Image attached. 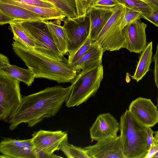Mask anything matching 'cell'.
Returning <instances> with one entry per match:
<instances>
[{
	"label": "cell",
	"mask_w": 158,
	"mask_h": 158,
	"mask_svg": "<svg viewBox=\"0 0 158 158\" xmlns=\"http://www.w3.org/2000/svg\"><path fill=\"white\" fill-rule=\"evenodd\" d=\"M72 88V85L66 88L56 85L23 97L20 107L8 121L9 129L14 130L22 123L32 127L46 118L55 116Z\"/></svg>",
	"instance_id": "1"
},
{
	"label": "cell",
	"mask_w": 158,
	"mask_h": 158,
	"mask_svg": "<svg viewBox=\"0 0 158 158\" xmlns=\"http://www.w3.org/2000/svg\"><path fill=\"white\" fill-rule=\"evenodd\" d=\"M16 54L33 72L35 78H42L53 80L58 83L74 81L78 71L64 58L56 60L39 53L15 41L12 43Z\"/></svg>",
	"instance_id": "2"
},
{
	"label": "cell",
	"mask_w": 158,
	"mask_h": 158,
	"mask_svg": "<svg viewBox=\"0 0 158 158\" xmlns=\"http://www.w3.org/2000/svg\"><path fill=\"white\" fill-rule=\"evenodd\" d=\"M120 135L125 158H145L148 151L147 127L134 118L128 110L120 117Z\"/></svg>",
	"instance_id": "3"
},
{
	"label": "cell",
	"mask_w": 158,
	"mask_h": 158,
	"mask_svg": "<svg viewBox=\"0 0 158 158\" xmlns=\"http://www.w3.org/2000/svg\"><path fill=\"white\" fill-rule=\"evenodd\" d=\"M103 75L102 64L80 71L72 83V88L66 106H78L94 97L100 87Z\"/></svg>",
	"instance_id": "4"
},
{
	"label": "cell",
	"mask_w": 158,
	"mask_h": 158,
	"mask_svg": "<svg viewBox=\"0 0 158 158\" xmlns=\"http://www.w3.org/2000/svg\"><path fill=\"white\" fill-rule=\"evenodd\" d=\"M32 36L35 43L34 50L53 60L61 61L65 58L57 48L50 33L46 21L18 20Z\"/></svg>",
	"instance_id": "5"
},
{
	"label": "cell",
	"mask_w": 158,
	"mask_h": 158,
	"mask_svg": "<svg viewBox=\"0 0 158 158\" xmlns=\"http://www.w3.org/2000/svg\"><path fill=\"white\" fill-rule=\"evenodd\" d=\"M125 12L124 5L117 6L94 40L100 44L104 52L118 50L124 48L125 39L120 24Z\"/></svg>",
	"instance_id": "6"
},
{
	"label": "cell",
	"mask_w": 158,
	"mask_h": 158,
	"mask_svg": "<svg viewBox=\"0 0 158 158\" xmlns=\"http://www.w3.org/2000/svg\"><path fill=\"white\" fill-rule=\"evenodd\" d=\"M19 80L0 74V120L9 121L22 103Z\"/></svg>",
	"instance_id": "7"
},
{
	"label": "cell",
	"mask_w": 158,
	"mask_h": 158,
	"mask_svg": "<svg viewBox=\"0 0 158 158\" xmlns=\"http://www.w3.org/2000/svg\"><path fill=\"white\" fill-rule=\"evenodd\" d=\"M68 40L69 56L73 54L86 41L89 34V15L74 18L65 17L62 20Z\"/></svg>",
	"instance_id": "8"
},
{
	"label": "cell",
	"mask_w": 158,
	"mask_h": 158,
	"mask_svg": "<svg viewBox=\"0 0 158 158\" xmlns=\"http://www.w3.org/2000/svg\"><path fill=\"white\" fill-rule=\"evenodd\" d=\"M34 147L50 158L53 152L60 150L62 144L68 141L67 133L61 130L34 131L31 138Z\"/></svg>",
	"instance_id": "9"
},
{
	"label": "cell",
	"mask_w": 158,
	"mask_h": 158,
	"mask_svg": "<svg viewBox=\"0 0 158 158\" xmlns=\"http://www.w3.org/2000/svg\"><path fill=\"white\" fill-rule=\"evenodd\" d=\"M150 99L139 97L132 101L128 110L140 124L152 127L158 123V109Z\"/></svg>",
	"instance_id": "10"
},
{
	"label": "cell",
	"mask_w": 158,
	"mask_h": 158,
	"mask_svg": "<svg viewBox=\"0 0 158 158\" xmlns=\"http://www.w3.org/2000/svg\"><path fill=\"white\" fill-rule=\"evenodd\" d=\"M83 148L90 158H125L120 135L100 139Z\"/></svg>",
	"instance_id": "11"
},
{
	"label": "cell",
	"mask_w": 158,
	"mask_h": 158,
	"mask_svg": "<svg viewBox=\"0 0 158 158\" xmlns=\"http://www.w3.org/2000/svg\"><path fill=\"white\" fill-rule=\"evenodd\" d=\"M139 20L125 26L122 29L125 39V48L130 52L141 53L146 47V29L147 25Z\"/></svg>",
	"instance_id": "12"
},
{
	"label": "cell",
	"mask_w": 158,
	"mask_h": 158,
	"mask_svg": "<svg viewBox=\"0 0 158 158\" xmlns=\"http://www.w3.org/2000/svg\"><path fill=\"white\" fill-rule=\"evenodd\" d=\"M0 152L10 158H39L31 139L18 140L5 138L0 142Z\"/></svg>",
	"instance_id": "13"
},
{
	"label": "cell",
	"mask_w": 158,
	"mask_h": 158,
	"mask_svg": "<svg viewBox=\"0 0 158 158\" xmlns=\"http://www.w3.org/2000/svg\"><path fill=\"white\" fill-rule=\"evenodd\" d=\"M119 129V123L110 114H101L98 116L90 129V137L97 141L116 137Z\"/></svg>",
	"instance_id": "14"
},
{
	"label": "cell",
	"mask_w": 158,
	"mask_h": 158,
	"mask_svg": "<svg viewBox=\"0 0 158 158\" xmlns=\"http://www.w3.org/2000/svg\"><path fill=\"white\" fill-rule=\"evenodd\" d=\"M117 7L106 9L92 7L89 10V14L90 22L89 35L91 39L94 40L112 15Z\"/></svg>",
	"instance_id": "15"
},
{
	"label": "cell",
	"mask_w": 158,
	"mask_h": 158,
	"mask_svg": "<svg viewBox=\"0 0 158 158\" xmlns=\"http://www.w3.org/2000/svg\"><path fill=\"white\" fill-rule=\"evenodd\" d=\"M104 52L100 44L94 40L87 52L80 59L71 65L78 71L99 66L102 64Z\"/></svg>",
	"instance_id": "16"
},
{
	"label": "cell",
	"mask_w": 158,
	"mask_h": 158,
	"mask_svg": "<svg viewBox=\"0 0 158 158\" xmlns=\"http://www.w3.org/2000/svg\"><path fill=\"white\" fill-rule=\"evenodd\" d=\"M0 10L15 20L47 21L51 20L46 16L11 4L0 2Z\"/></svg>",
	"instance_id": "17"
},
{
	"label": "cell",
	"mask_w": 158,
	"mask_h": 158,
	"mask_svg": "<svg viewBox=\"0 0 158 158\" xmlns=\"http://www.w3.org/2000/svg\"><path fill=\"white\" fill-rule=\"evenodd\" d=\"M62 20L46 21L49 31L60 53L64 56L68 52L67 37L65 30L60 25Z\"/></svg>",
	"instance_id": "18"
},
{
	"label": "cell",
	"mask_w": 158,
	"mask_h": 158,
	"mask_svg": "<svg viewBox=\"0 0 158 158\" xmlns=\"http://www.w3.org/2000/svg\"><path fill=\"white\" fill-rule=\"evenodd\" d=\"M0 74L22 81L28 86L31 85L35 78L30 69H25L10 64L0 68Z\"/></svg>",
	"instance_id": "19"
},
{
	"label": "cell",
	"mask_w": 158,
	"mask_h": 158,
	"mask_svg": "<svg viewBox=\"0 0 158 158\" xmlns=\"http://www.w3.org/2000/svg\"><path fill=\"white\" fill-rule=\"evenodd\" d=\"M0 2L11 4L21 7L35 13L46 16L51 20H63L66 16L60 10L35 6L23 3L14 0H0Z\"/></svg>",
	"instance_id": "20"
},
{
	"label": "cell",
	"mask_w": 158,
	"mask_h": 158,
	"mask_svg": "<svg viewBox=\"0 0 158 158\" xmlns=\"http://www.w3.org/2000/svg\"><path fill=\"white\" fill-rule=\"evenodd\" d=\"M152 41L148 43L146 48L141 53L135 72L132 78L137 82L141 80L150 70L152 55Z\"/></svg>",
	"instance_id": "21"
},
{
	"label": "cell",
	"mask_w": 158,
	"mask_h": 158,
	"mask_svg": "<svg viewBox=\"0 0 158 158\" xmlns=\"http://www.w3.org/2000/svg\"><path fill=\"white\" fill-rule=\"evenodd\" d=\"M9 24L15 41L27 48L34 49L35 45L33 37L19 22L18 20H15Z\"/></svg>",
	"instance_id": "22"
},
{
	"label": "cell",
	"mask_w": 158,
	"mask_h": 158,
	"mask_svg": "<svg viewBox=\"0 0 158 158\" xmlns=\"http://www.w3.org/2000/svg\"><path fill=\"white\" fill-rule=\"evenodd\" d=\"M55 5L66 17L74 18L77 17L75 0H47Z\"/></svg>",
	"instance_id": "23"
},
{
	"label": "cell",
	"mask_w": 158,
	"mask_h": 158,
	"mask_svg": "<svg viewBox=\"0 0 158 158\" xmlns=\"http://www.w3.org/2000/svg\"><path fill=\"white\" fill-rule=\"evenodd\" d=\"M60 150L68 158H90L83 148L72 145L69 143L68 141L62 144Z\"/></svg>",
	"instance_id": "24"
},
{
	"label": "cell",
	"mask_w": 158,
	"mask_h": 158,
	"mask_svg": "<svg viewBox=\"0 0 158 158\" xmlns=\"http://www.w3.org/2000/svg\"><path fill=\"white\" fill-rule=\"evenodd\" d=\"M143 14L139 10L134 8L125 6V13L120 24L122 29L127 25L143 18Z\"/></svg>",
	"instance_id": "25"
},
{
	"label": "cell",
	"mask_w": 158,
	"mask_h": 158,
	"mask_svg": "<svg viewBox=\"0 0 158 158\" xmlns=\"http://www.w3.org/2000/svg\"><path fill=\"white\" fill-rule=\"evenodd\" d=\"M120 4L125 6L136 9L143 14V15H149L154 11L145 3L139 0H116Z\"/></svg>",
	"instance_id": "26"
},
{
	"label": "cell",
	"mask_w": 158,
	"mask_h": 158,
	"mask_svg": "<svg viewBox=\"0 0 158 158\" xmlns=\"http://www.w3.org/2000/svg\"><path fill=\"white\" fill-rule=\"evenodd\" d=\"M94 40L91 39L89 35L88 37L75 52L68 58V62L71 65L80 59L89 50Z\"/></svg>",
	"instance_id": "27"
},
{
	"label": "cell",
	"mask_w": 158,
	"mask_h": 158,
	"mask_svg": "<svg viewBox=\"0 0 158 158\" xmlns=\"http://www.w3.org/2000/svg\"><path fill=\"white\" fill-rule=\"evenodd\" d=\"M97 0H75L77 16L86 15Z\"/></svg>",
	"instance_id": "28"
},
{
	"label": "cell",
	"mask_w": 158,
	"mask_h": 158,
	"mask_svg": "<svg viewBox=\"0 0 158 158\" xmlns=\"http://www.w3.org/2000/svg\"><path fill=\"white\" fill-rule=\"evenodd\" d=\"M14 0L23 3H24L30 5L44 8H54L58 9L55 5H54L52 3L49 2H46L42 0Z\"/></svg>",
	"instance_id": "29"
},
{
	"label": "cell",
	"mask_w": 158,
	"mask_h": 158,
	"mask_svg": "<svg viewBox=\"0 0 158 158\" xmlns=\"http://www.w3.org/2000/svg\"><path fill=\"white\" fill-rule=\"evenodd\" d=\"M121 4L116 0H97L92 7L106 9H111L116 7Z\"/></svg>",
	"instance_id": "30"
},
{
	"label": "cell",
	"mask_w": 158,
	"mask_h": 158,
	"mask_svg": "<svg viewBox=\"0 0 158 158\" xmlns=\"http://www.w3.org/2000/svg\"><path fill=\"white\" fill-rule=\"evenodd\" d=\"M153 59L154 64V80L157 89L156 106L158 108V38L156 52L153 57Z\"/></svg>",
	"instance_id": "31"
},
{
	"label": "cell",
	"mask_w": 158,
	"mask_h": 158,
	"mask_svg": "<svg viewBox=\"0 0 158 158\" xmlns=\"http://www.w3.org/2000/svg\"><path fill=\"white\" fill-rule=\"evenodd\" d=\"M155 135L152 145L149 150L145 158H153L154 156L158 152V132H154Z\"/></svg>",
	"instance_id": "32"
},
{
	"label": "cell",
	"mask_w": 158,
	"mask_h": 158,
	"mask_svg": "<svg viewBox=\"0 0 158 158\" xmlns=\"http://www.w3.org/2000/svg\"><path fill=\"white\" fill-rule=\"evenodd\" d=\"M144 18L158 27V10H154L151 13L146 15H143Z\"/></svg>",
	"instance_id": "33"
},
{
	"label": "cell",
	"mask_w": 158,
	"mask_h": 158,
	"mask_svg": "<svg viewBox=\"0 0 158 158\" xmlns=\"http://www.w3.org/2000/svg\"><path fill=\"white\" fill-rule=\"evenodd\" d=\"M15 20L7 15L0 10V25H1L9 23L14 21Z\"/></svg>",
	"instance_id": "34"
},
{
	"label": "cell",
	"mask_w": 158,
	"mask_h": 158,
	"mask_svg": "<svg viewBox=\"0 0 158 158\" xmlns=\"http://www.w3.org/2000/svg\"><path fill=\"white\" fill-rule=\"evenodd\" d=\"M154 132L151 127H148L147 128V142L148 150L151 147L154 139L153 134Z\"/></svg>",
	"instance_id": "35"
},
{
	"label": "cell",
	"mask_w": 158,
	"mask_h": 158,
	"mask_svg": "<svg viewBox=\"0 0 158 158\" xmlns=\"http://www.w3.org/2000/svg\"><path fill=\"white\" fill-rule=\"evenodd\" d=\"M149 5L153 10H158V2L155 0H139Z\"/></svg>",
	"instance_id": "36"
},
{
	"label": "cell",
	"mask_w": 158,
	"mask_h": 158,
	"mask_svg": "<svg viewBox=\"0 0 158 158\" xmlns=\"http://www.w3.org/2000/svg\"><path fill=\"white\" fill-rule=\"evenodd\" d=\"M10 64L8 58L4 54H0V68L5 67Z\"/></svg>",
	"instance_id": "37"
},
{
	"label": "cell",
	"mask_w": 158,
	"mask_h": 158,
	"mask_svg": "<svg viewBox=\"0 0 158 158\" xmlns=\"http://www.w3.org/2000/svg\"><path fill=\"white\" fill-rule=\"evenodd\" d=\"M52 158H62V157L56 155L54 154L53 153L52 154L51 156V157Z\"/></svg>",
	"instance_id": "38"
},
{
	"label": "cell",
	"mask_w": 158,
	"mask_h": 158,
	"mask_svg": "<svg viewBox=\"0 0 158 158\" xmlns=\"http://www.w3.org/2000/svg\"><path fill=\"white\" fill-rule=\"evenodd\" d=\"M153 158H158V152L155 155Z\"/></svg>",
	"instance_id": "39"
},
{
	"label": "cell",
	"mask_w": 158,
	"mask_h": 158,
	"mask_svg": "<svg viewBox=\"0 0 158 158\" xmlns=\"http://www.w3.org/2000/svg\"><path fill=\"white\" fill-rule=\"evenodd\" d=\"M43 0V1H46V2H48V1H47V0Z\"/></svg>",
	"instance_id": "40"
},
{
	"label": "cell",
	"mask_w": 158,
	"mask_h": 158,
	"mask_svg": "<svg viewBox=\"0 0 158 158\" xmlns=\"http://www.w3.org/2000/svg\"><path fill=\"white\" fill-rule=\"evenodd\" d=\"M156 0V1L158 2V0Z\"/></svg>",
	"instance_id": "41"
},
{
	"label": "cell",
	"mask_w": 158,
	"mask_h": 158,
	"mask_svg": "<svg viewBox=\"0 0 158 158\" xmlns=\"http://www.w3.org/2000/svg\"></svg>",
	"instance_id": "42"
}]
</instances>
